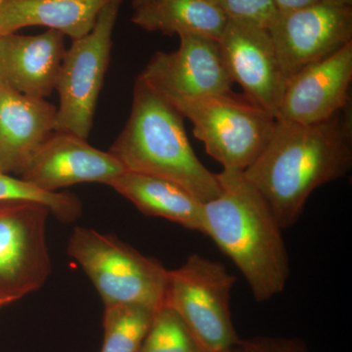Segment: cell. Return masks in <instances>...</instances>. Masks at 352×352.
Returning <instances> with one entry per match:
<instances>
[{"label":"cell","mask_w":352,"mask_h":352,"mask_svg":"<svg viewBox=\"0 0 352 352\" xmlns=\"http://www.w3.org/2000/svg\"><path fill=\"white\" fill-rule=\"evenodd\" d=\"M57 108L0 83V173L22 175L54 132Z\"/></svg>","instance_id":"15"},{"label":"cell","mask_w":352,"mask_h":352,"mask_svg":"<svg viewBox=\"0 0 352 352\" xmlns=\"http://www.w3.org/2000/svg\"><path fill=\"white\" fill-rule=\"evenodd\" d=\"M6 303L3 302V300H0V309H1V308H3L4 307H6Z\"/></svg>","instance_id":"27"},{"label":"cell","mask_w":352,"mask_h":352,"mask_svg":"<svg viewBox=\"0 0 352 352\" xmlns=\"http://www.w3.org/2000/svg\"><path fill=\"white\" fill-rule=\"evenodd\" d=\"M219 43L233 82L239 83L248 98L276 117L286 80L267 28L228 19Z\"/></svg>","instance_id":"11"},{"label":"cell","mask_w":352,"mask_h":352,"mask_svg":"<svg viewBox=\"0 0 352 352\" xmlns=\"http://www.w3.org/2000/svg\"><path fill=\"white\" fill-rule=\"evenodd\" d=\"M228 17L212 0H152L134 9L131 22L166 36H198L219 41Z\"/></svg>","instance_id":"18"},{"label":"cell","mask_w":352,"mask_h":352,"mask_svg":"<svg viewBox=\"0 0 352 352\" xmlns=\"http://www.w3.org/2000/svg\"><path fill=\"white\" fill-rule=\"evenodd\" d=\"M109 0H3L0 36L32 25L62 32L72 39L87 36Z\"/></svg>","instance_id":"17"},{"label":"cell","mask_w":352,"mask_h":352,"mask_svg":"<svg viewBox=\"0 0 352 352\" xmlns=\"http://www.w3.org/2000/svg\"><path fill=\"white\" fill-rule=\"evenodd\" d=\"M193 124L206 152L223 168L244 171L270 142L275 118L245 94L168 102Z\"/></svg>","instance_id":"5"},{"label":"cell","mask_w":352,"mask_h":352,"mask_svg":"<svg viewBox=\"0 0 352 352\" xmlns=\"http://www.w3.org/2000/svg\"><path fill=\"white\" fill-rule=\"evenodd\" d=\"M107 185L131 201L142 214L163 217L205 235L204 204L180 185L131 170L124 171Z\"/></svg>","instance_id":"16"},{"label":"cell","mask_w":352,"mask_h":352,"mask_svg":"<svg viewBox=\"0 0 352 352\" xmlns=\"http://www.w3.org/2000/svg\"><path fill=\"white\" fill-rule=\"evenodd\" d=\"M217 175L220 193L204 204L205 235L240 270L254 300L267 302L284 292L289 277L281 227L244 171Z\"/></svg>","instance_id":"2"},{"label":"cell","mask_w":352,"mask_h":352,"mask_svg":"<svg viewBox=\"0 0 352 352\" xmlns=\"http://www.w3.org/2000/svg\"><path fill=\"white\" fill-rule=\"evenodd\" d=\"M351 80L352 41L287 82L275 119L300 124L332 119L351 105Z\"/></svg>","instance_id":"12"},{"label":"cell","mask_w":352,"mask_h":352,"mask_svg":"<svg viewBox=\"0 0 352 352\" xmlns=\"http://www.w3.org/2000/svg\"><path fill=\"white\" fill-rule=\"evenodd\" d=\"M322 0H273L278 13L298 10L319 3Z\"/></svg>","instance_id":"24"},{"label":"cell","mask_w":352,"mask_h":352,"mask_svg":"<svg viewBox=\"0 0 352 352\" xmlns=\"http://www.w3.org/2000/svg\"><path fill=\"white\" fill-rule=\"evenodd\" d=\"M323 1L328 2L333 6L352 7V0H323Z\"/></svg>","instance_id":"25"},{"label":"cell","mask_w":352,"mask_h":352,"mask_svg":"<svg viewBox=\"0 0 352 352\" xmlns=\"http://www.w3.org/2000/svg\"><path fill=\"white\" fill-rule=\"evenodd\" d=\"M65 36L55 30L0 36V83L34 98L50 96L67 50Z\"/></svg>","instance_id":"14"},{"label":"cell","mask_w":352,"mask_h":352,"mask_svg":"<svg viewBox=\"0 0 352 352\" xmlns=\"http://www.w3.org/2000/svg\"><path fill=\"white\" fill-rule=\"evenodd\" d=\"M228 19L270 27L278 11L273 0H212Z\"/></svg>","instance_id":"22"},{"label":"cell","mask_w":352,"mask_h":352,"mask_svg":"<svg viewBox=\"0 0 352 352\" xmlns=\"http://www.w3.org/2000/svg\"><path fill=\"white\" fill-rule=\"evenodd\" d=\"M108 152L126 170L170 180L201 203L220 193L217 173L201 164L190 144L182 113L139 78L129 119Z\"/></svg>","instance_id":"3"},{"label":"cell","mask_w":352,"mask_h":352,"mask_svg":"<svg viewBox=\"0 0 352 352\" xmlns=\"http://www.w3.org/2000/svg\"><path fill=\"white\" fill-rule=\"evenodd\" d=\"M140 352H206L175 311L157 310Z\"/></svg>","instance_id":"21"},{"label":"cell","mask_w":352,"mask_h":352,"mask_svg":"<svg viewBox=\"0 0 352 352\" xmlns=\"http://www.w3.org/2000/svg\"><path fill=\"white\" fill-rule=\"evenodd\" d=\"M238 352H310L298 339L284 337H254L241 340Z\"/></svg>","instance_id":"23"},{"label":"cell","mask_w":352,"mask_h":352,"mask_svg":"<svg viewBox=\"0 0 352 352\" xmlns=\"http://www.w3.org/2000/svg\"><path fill=\"white\" fill-rule=\"evenodd\" d=\"M228 352H238V347H236V349H233V351H228Z\"/></svg>","instance_id":"28"},{"label":"cell","mask_w":352,"mask_h":352,"mask_svg":"<svg viewBox=\"0 0 352 352\" xmlns=\"http://www.w3.org/2000/svg\"><path fill=\"white\" fill-rule=\"evenodd\" d=\"M287 82L303 69L332 56L352 41V7L322 0L278 13L267 28Z\"/></svg>","instance_id":"9"},{"label":"cell","mask_w":352,"mask_h":352,"mask_svg":"<svg viewBox=\"0 0 352 352\" xmlns=\"http://www.w3.org/2000/svg\"><path fill=\"white\" fill-rule=\"evenodd\" d=\"M235 283L223 264L197 254L168 270L164 305L177 314L206 352H228L240 344L230 309Z\"/></svg>","instance_id":"6"},{"label":"cell","mask_w":352,"mask_h":352,"mask_svg":"<svg viewBox=\"0 0 352 352\" xmlns=\"http://www.w3.org/2000/svg\"><path fill=\"white\" fill-rule=\"evenodd\" d=\"M2 1H3V0H0V3H1Z\"/></svg>","instance_id":"29"},{"label":"cell","mask_w":352,"mask_h":352,"mask_svg":"<svg viewBox=\"0 0 352 352\" xmlns=\"http://www.w3.org/2000/svg\"><path fill=\"white\" fill-rule=\"evenodd\" d=\"M150 1H152V0H131L132 7H133V9H136Z\"/></svg>","instance_id":"26"},{"label":"cell","mask_w":352,"mask_h":352,"mask_svg":"<svg viewBox=\"0 0 352 352\" xmlns=\"http://www.w3.org/2000/svg\"><path fill=\"white\" fill-rule=\"evenodd\" d=\"M179 38L177 50L155 53L138 78L168 102L233 92L219 41L198 36Z\"/></svg>","instance_id":"10"},{"label":"cell","mask_w":352,"mask_h":352,"mask_svg":"<svg viewBox=\"0 0 352 352\" xmlns=\"http://www.w3.org/2000/svg\"><path fill=\"white\" fill-rule=\"evenodd\" d=\"M352 166L351 107L314 124L276 120L270 142L244 175L283 229L300 219L308 198Z\"/></svg>","instance_id":"1"},{"label":"cell","mask_w":352,"mask_h":352,"mask_svg":"<svg viewBox=\"0 0 352 352\" xmlns=\"http://www.w3.org/2000/svg\"><path fill=\"white\" fill-rule=\"evenodd\" d=\"M87 140L75 134L53 132L21 178L44 191L57 192L78 183L107 185L126 171L113 155L96 149Z\"/></svg>","instance_id":"13"},{"label":"cell","mask_w":352,"mask_h":352,"mask_svg":"<svg viewBox=\"0 0 352 352\" xmlns=\"http://www.w3.org/2000/svg\"><path fill=\"white\" fill-rule=\"evenodd\" d=\"M67 252L80 263L100 295L104 307H164L168 270L112 234L76 227Z\"/></svg>","instance_id":"4"},{"label":"cell","mask_w":352,"mask_h":352,"mask_svg":"<svg viewBox=\"0 0 352 352\" xmlns=\"http://www.w3.org/2000/svg\"><path fill=\"white\" fill-rule=\"evenodd\" d=\"M50 214L34 201H0V300L7 305L38 291L50 276Z\"/></svg>","instance_id":"8"},{"label":"cell","mask_w":352,"mask_h":352,"mask_svg":"<svg viewBox=\"0 0 352 352\" xmlns=\"http://www.w3.org/2000/svg\"><path fill=\"white\" fill-rule=\"evenodd\" d=\"M124 0H109L87 36L73 39L58 74L60 96L54 132L87 139L110 64L113 32Z\"/></svg>","instance_id":"7"},{"label":"cell","mask_w":352,"mask_h":352,"mask_svg":"<svg viewBox=\"0 0 352 352\" xmlns=\"http://www.w3.org/2000/svg\"><path fill=\"white\" fill-rule=\"evenodd\" d=\"M22 201L41 204L60 221H75L82 214V206L78 197L69 193L47 192L22 178L0 173V201Z\"/></svg>","instance_id":"20"},{"label":"cell","mask_w":352,"mask_h":352,"mask_svg":"<svg viewBox=\"0 0 352 352\" xmlns=\"http://www.w3.org/2000/svg\"><path fill=\"white\" fill-rule=\"evenodd\" d=\"M104 307V340L100 352H140L157 310L139 305Z\"/></svg>","instance_id":"19"}]
</instances>
